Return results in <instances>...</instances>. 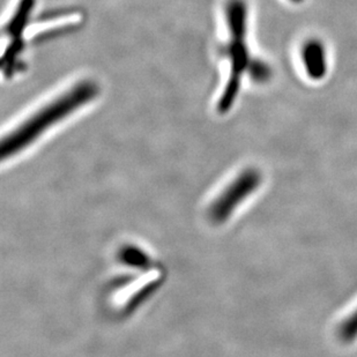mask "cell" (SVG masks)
I'll use <instances>...</instances> for the list:
<instances>
[{"instance_id": "6da1fadb", "label": "cell", "mask_w": 357, "mask_h": 357, "mask_svg": "<svg viewBox=\"0 0 357 357\" xmlns=\"http://www.w3.org/2000/svg\"><path fill=\"white\" fill-rule=\"evenodd\" d=\"M98 94V84L91 81H82L70 91L61 95L54 101L35 112L20 126H17L1 142V159L13 158L15 154L27 149L40 135L58 121L71 115L82 105H87Z\"/></svg>"}, {"instance_id": "7a4b0ae2", "label": "cell", "mask_w": 357, "mask_h": 357, "mask_svg": "<svg viewBox=\"0 0 357 357\" xmlns=\"http://www.w3.org/2000/svg\"><path fill=\"white\" fill-rule=\"evenodd\" d=\"M246 21L248 8L244 0H229L227 3V22L230 31V40L221 47V54L230 61V78L218 103V112L226 114L233 107L242 84V77L250 71L252 59L246 45Z\"/></svg>"}, {"instance_id": "3957f363", "label": "cell", "mask_w": 357, "mask_h": 357, "mask_svg": "<svg viewBox=\"0 0 357 357\" xmlns=\"http://www.w3.org/2000/svg\"><path fill=\"white\" fill-rule=\"evenodd\" d=\"M263 182V176L257 169H245L241 172L208 209L209 220L214 225H222L233 215L235 209L255 193Z\"/></svg>"}, {"instance_id": "277c9868", "label": "cell", "mask_w": 357, "mask_h": 357, "mask_svg": "<svg viewBox=\"0 0 357 357\" xmlns=\"http://www.w3.org/2000/svg\"><path fill=\"white\" fill-rule=\"evenodd\" d=\"M302 61L307 75L312 80H321L326 75V50L318 40H307L302 47Z\"/></svg>"}, {"instance_id": "5b68a950", "label": "cell", "mask_w": 357, "mask_h": 357, "mask_svg": "<svg viewBox=\"0 0 357 357\" xmlns=\"http://www.w3.org/2000/svg\"><path fill=\"white\" fill-rule=\"evenodd\" d=\"M36 0H20L13 17H10L8 24L5 26V34L10 36L12 40H22V34L27 28L28 20L31 12L34 10Z\"/></svg>"}, {"instance_id": "8992f818", "label": "cell", "mask_w": 357, "mask_h": 357, "mask_svg": "<svg viewBox=\"0 0 357 357\" xmlns=\"http://www.w3.org/2000/svg\"><path fill=\"white\" fill-rule=\"evenodd\" d=\"M119 259L121 263L126 264L128 266L140 267V268H149L151 260L142 250L137 249L135 246H126L119 252Z\"/></svg>"}, {"instance_id": "52a82bcc", "label": "cell", "mask_w": 357, "mask_h": 357, "mask_svg": "<svg viewBox=\"0 0 357 357\" xmlns=\"http://www.w3.org/2000/svg\"><path fill=\"white\" fill-rule=\"evenodd\" d=\"M337 335L342 342H353L357 337V309L349 314L337 330Z\"/></svg>"}, {"instance_id": "ba28073f", "label": "cell", "mask_w": 357, "mask_h": 357, "mask_svg": "<svg viewBox=\"0 0 357 357\" xmlns=\"http://www.w3.org/2000/svg\"><path fill=\"white\" fill-rule=\"evenodd\" d=\"M249 73H251L253 79H255L256 81H258V82H264V81L268 80V79H270L271 75H272L270 66L265 64L264 61H252L251 68H250Z\"/></svg>"}, {"instance_id": "9c48e42d", "label": "cell", "mask_w": 357, "mask_h": 357, "mask_svg": "<svg viewBox=\"0 0 357 357\" xmlns=\"http://www.w3.org/2000/svg\"><path fill=\"white\" fill-rule=\"evenodd\" d=\"M291 1H293V3H302V1H303V0H291Z\"/></svg>"}]
</instances>
